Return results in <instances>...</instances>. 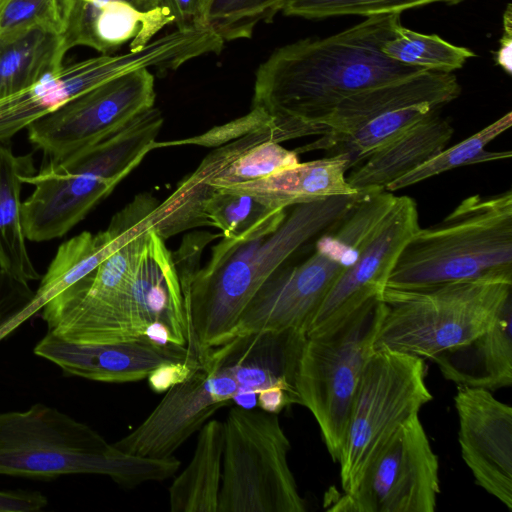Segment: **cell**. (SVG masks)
I'll use <instances>...</instances> for the list:
<instances>
[{
	"label": "cell",
	"mask_w": 512,
	"mask_h": 512,
	"mask_svg": "<svg viewBox=\"0 0 512 512\" xmlns=\"http://www.w3.org/2000/svg\"><path fill=\"white\" fill-rule=\"evenodd\" d=\"M401 13L366 19L324 38H306L275 50L257 69L252 107L271 119L278 143L322 135L321 123L345 98L424 69L388 58L384 43Z\"/></svg>",
	"instance_id": "6da1fadb"
},
{
	"label": "cell",
	"mask_w": 512,
	"mask_h": 512,
	"mask_svg": "<svg viewBox=\"0 0 512 512\" xmlns=\"http://www.w3.org/2000/svg\"><path fill=\"white\" fill-rule=\"evenodd\" d=\"M334 196L293 206L273 232L236 241L223 237L195 274L185 298L187 346L200 359L220 345L261 285L304 244L343 217L364 195Z\"/></svg>",
	"instance_id": "7a4b0ae2"
},
{
	"label": "cell",
	"mask_w": 512,
	"mask_h": 512,
	"mask_svg": "<svg viewBox=\"0 0 512 512\" xmlns=\"http://www.w3.org/2000/svg\"><path fill=\"white\" fill-rule=\"evenodd\" d=\"M158 203L142 193L113 215L111 253L41 309L49 332L76 344L150 341L152 324L132 293L131 280Z\"/></svg>",
	"instance_id": "3957f363"
},
{
	"label": "cell",
	"mask_w": 512,
	"mask_h": 512,
	"mask_svg": "<svg viewBox=\"0 0 512 512\" xmlns=\"http://www.w3.org/2000/svg\"><path fill=\"white\" fill-rule=\"evenodd\" d=\"M181 461L127 454L89 425L43 403L0 412V475L51 479L95 474L124 487L170 478Z\"/></svg>",
	"instance_id": "277c9868"
},
{
	"label": "cell",
	"mask_w": 512,
	"mask_h": 512,
	"mask_svg": "<svg viewBox=\"0 0 512 512\" xmlns=\"http://www.w3.org/2000/svg\"><path fill=\"white\" fill-rule=\"evenodd\" d=\"M162 124L152 107L102 141L22 175L35 187L22 202L27 240L60 238L81 222L154 150Z\"/></svg>",
	"instance_id": "5b68a950"
},
{
	"label": "cell",
	"mask_w": 512,
	"mask_h": 512,
	"mask_svg": "<svg viewBox=\"0 0 512 512\" xmlns=\"http://www.w3.org/2000/svg\"><path fill=\"white\" fill-rule=\"evenodd\" d=\"M512 275V192L463 199L441 222L406 243L387 286L418 289Z\"/></svg>",
	"instance_id": "8992f818"
},
{
	"label": "cell",
	"mask_w": 512,
	"mask_h": 512,
	"mask_svg": "<svg viewBox=\"0 0 512 512\" xmlns=\"http://www.w3.org/2000/svg\"><path fill=\"white\" fill-rule=\"evenodd\" d=\"M382 190L364 195L343 217L320 234L303 262L273 272L247 303L224 341L262 331L305 332L332 284L394 204ZM222 342V343H223Z\"/></svg>",
	"instance_id": "52a82bcc"
},
{
	"label": "cell",
	"mask_w": 512,
	"mask_h": 512,
	"mask_svg": "<svg viewBox=\"0 0 512 512\" xmlns=\"http://www.w3.org/2000/svg\"><path fill=\"white\" fill-rule=\"evenodd\" d=\"M512 275H492L418 289L386 287L375 350L423 359L466 343L496 321L512 299Z\"/></svg>",
	"instance_id": "ba28073f"
},
{
	"label": "cell",
	"mask_w": 512,
	"mask_h": 512,
	"mask_svg": "<svg viewBox=\"0 0 512 512\" xmlns=\"http://www.w3.org/2000/svg\"><path fill=\"white\" fill-rule=\"evenodd\" d=\"M385 305L378 299L335 327L306 337L297 369L300 405L314 416L323 442L338 462L353 398L375 351Z\"/></svg>",
	"instance_id": "9c48e42d"
},
{
	"label": "cell",
	"mask_w": 512,
	"mask_h": 512,
	"mask_svg": "<svg viewBox=\"0 0 512 512\" xmlns=\"http://www.w3.org/2000/svg\"><path fill=\"white\" fill-rule=\"evenodd\" d=\"M217 512H304L288 463L290 441L277 414L236 406L223 422Z\"/></svg>",
	"instance_id": "30bf717a"
},
{
	"label": "cell",
	"mask_w": 512,
	"mask_h": 512,
	"mask_svg": "<svg viewBox=\"0 0 512 512\" xmlns=\"http://www.w3.org/2000/svg\"><path fill=\"white\" fill-rule=\"evenodd\" d=\"M432 398L425 359L388 348L373 352L353 398L338 460L343 493L354 489L382 445Z\"/></svg>",
	"instance_id": "8fae6325"
},
{
	"label": "cell",
	"mask_w": 512,
	"mask_h": 512,
	"mask_svg": "<svg viewBox=\"0 0 512 512\" xmlns=\"http://www.w3.org/2000/svg\"><path fill=\"white\" fill-rule=\"evenodd\" d=\"M207 51L204 33L189 27L153 39L138 51L102 54L64 65L33 86L0 99V142L104 82L142 68L162 74L174 71Z\"/></svg>",
	"instance_id": "7c38bea8"
},
{
	"label": "cell",
	"mask_w": 512,
	"mask_h": 512,
	"mask_svg": "<svg viewBox=\"0 0 512 512\" xmlns=\"http://www.w3.org/2000/svg\"><path fill=\"white\" fill-rule=\"evenodd\" d=\"M439 460L416 414L382 445L349 493L336 492L328 511L434 512Z\"/></svg>",
	"instance_id": "4fadbf2b"
},
{
	"label": "cell",
	"mask_w": 512,
	"mask_h": 512,
	"mask_svg": "<svg viewBox=\"0 0 512 512\" xmlns=\"http://www.w3.org/2000/svg\"><path fill=\"white\" fill-rule=\"evenodd\" d=\"M155 78L147 68L104 82L28 127L30 142L49 160L92 146L154 107Z\"/></svg>",
	"instance_id": "5bb4252c"
},
{
	"label": "cell",
	"mask_w": 512,
	"mask_h": 512,
	"mask_svg": "<svg viewBox=\"0 0 512 512\" xmlns=\"http://www.w3.org/2000/svg\"><path fill=\"white\" fill-rule=\"evenodd\" d=\"M239 395L231 368L208 356L186 380L165 392L144 421L113 445L137 457H170L217 410Z\"/></svg>",
	"instance_id": "9a60e30c"
},
{
	"label": "cell",
	"mask_w": 512,
	"mask_h": 512,
	"mask_svg": "<svg viewBox=\"0 0 512 512\" xmlns=\"http://www.w3.org/2000/svg\"><path fill=\"white\" fill-rule=\"evenodd\" d=\"M420 228L416 202L400 196L361 244L355 260L342 270L306 330V337L330 330L381 298L398 256Z\"/></svg>",
	"instance_id": "2e32d148"
},
{
	"label": "cell",
	"mask_w": 512,
	"mask_h": 512,
	"mask_svg": "<svg viewBox=\"0 0 512 512\" xmlns=\"http://www.w3.org/2000/svg\"><path fill=\"white\" fill-rule=\"evenodd\" d=\"M461 456L475 482L512 510V408L486 389L460 387L454 398Z\"/></svg>",
	"instance_id": "e0dca14e"
},
{
	"label": "cell",
	"mask_w": 512,
	"mask_h": 512,
	"mask_svg": "<svg viewBox=\"0 0 512 512\" xmlns=\"http://www.w3.org/2000/svg\"><path fill=\"white\" fill-rule=\"evenodd\" d=\"M460 93L461 86L452 72L434 70L373 86L342 100L321 123L320 138L294 151L298 155L313 150L328 151L335 142L378 116L414 106L438 110Z\"/></svg>",
	"instance_id": "ac0fdd59"
},
{
	"label": "cell",
	"mask_w": 512,
	"mask_h": 512,
	"mask_svg": "<svg viewBox=\"0 0 512 512\" xmlns=\"http://www.w3.org/2000/svg\"><path fill=\"white\" fill-rule=\"evenodd\" d=\"M35 355L70 376L105 383L147 378L158 365L198 357L187 345L136 340L113 344H76L47 331L34 347Z\"/></svg>",
	"instance_id": "d6986e66"
},
{
	"label": "cell",
	"mask_w": 512,
	"mask_h": 512,
	"mask_svg": "<svg viewBox=\"0 0 512 512\" xmlns=\"http://www.w3.org/2000/svg\"><path fill=\"white\" fill-rule=\"evenodd\" d=\"M64 19L62 35L68 50L86 46L102 54L125 43H129L130 51H138L174 22L165 7L143 12L127 1L92 5L80 0H64Z\"/></svg>",
	"instance_id": "ffe728a7"
},
{
	"label": "cell",
	"mask_w": 512,
	"mask_h": 512,
	"mask_svg": "<svg viewBox=\"0 0 512 512\" xmlns=\"http://www.w3.org/2000/svg\"><path fill=\"white\" fill-rule=\"evenodd\" d=\"M305 339L300 330L262 331L233 337L212 349L232 369L239 396L278 386L300 405L295 383Z\"/></svg>",
	"instance_id": "44dd1931"
},
{
	"label": "cell",
	"mask_w": 512,
	"mask_h": 512,
	"mask_svg": "<svg viewBox=\"0 0 512 512\" xmlns=\"http://www.w3.org/2000/svg\"><path fill=\"white\" fill-rule=\"evenodd\" d=\"M452 135L449 121L435 111L351 168L346 180L357 192L385 190L446 148Z\"/></svg>",
	"instance_id": "7402d4cb"
},
{
	"label": "cell",
	"mask_w": 512,
	"mask_h": 512,
	"mask_svg": "<svg viewBox=\"0 0 512 512\" xmlns=\"http://www.w3.org/2000/svg\"><path fill=\"white\" fill-rule=\"evenodd\" d=\"M433 360L443 377L460 387L495 390L512 384V299L493 325Z\"/></svg>",
	"instance_id": "603a6c76"
},
{
	"label": "cell",
	"mask_w": 512,
	"mask_h": 512,
	"mask_svg": "<svg viewBox=\"0 0 512 512\" xmlns=\"http://www.w3.org/2000/svg\"><path fill=\"white\" fill-rule=\"evenodd\" d=\"M265 140H273L269 126L215 148L158 203L152 213V229L165 240L185 230L207 226L204 206L215 191L208 183L245 150Z\"/></svg>",
	"instance_id": "cb8c5ba5"
},
{
	"label": "cell",
	"mask_w": 512,
	"mask_h": 512,
	"mask_svg": "<svg viewBox=\"0 0 512 512\" xmlns=\"http://www.w3.org/2000/svg\"><path fill=\"white\" fill-rule=\"evenodd\" d=\"M348 170V162L343 156L328 155L305 163L299 162L262 179L215 190L247 194L272 207L287 209L298 204L358 193L346 180Z\"/></svg>",
	"instance_id": "d4e9b609"
},
{
	"label": "cell",
	"mask_w": 512,
	"mask_h": 512,
	"mask_svg": "<svg viewBox=\"0 0 512 512\" xmlns=\"http://www.w3.org/2000/svg\"><path fill=\"white\" fill-rule=\"evenodd\" d=\"M29 156H16L0 142V270L11 286L29 291L40 278L26 246L22 218V175L33 174Z\"/></svg>",
	"instance_id": "484cf974"
},
{
	"label": "cell",
	"mask_w": 512,
	"mask_h": 512,
	"mask_svg": "<svg viewBox=\"0 0 512 512\" xmlns=\"http://www.w3.org/2000/svg\"><path fill=\"white\" fill-rule=\"evenodd\" d=\"M67 51L62 34L41 28L0 33V99L61 69Z\"/></svg>",
	"instance_id": "4316f807"
},
{
	"label": "cell",
	"mask_w": 512,
	"mask_h": 512,
	"mask_svg": "<svg viewBox=\"0 0 512 512\" xmlns=\"http://www.w3.org/2000/svg\"><path fill=\"white\" fill-rule=\"evenodd\" d=\"M223 447V422L208 420L200 428L191 461L169 488L172 512L218 511Z\"/></svg>",
	"instance_id": "83f0119b"
},
{
	"label": "cell",
	"mask_w": 512,
	"mask_h": 512,
	"mask_svg": "<svg viewBox=\"0 0 512 512\" xmlns=\"http://www.w3.org/2000/svg\"><path fill=\"white\" fill-rule=\"evenodd\" d=\"M114 243L108 226L96 234L84 231L62 243L38 289L18 312L20 320L24 322L57 294L92 272L111 253Z\"/></svg>",
	"instance_id": "f1b7e54d"
},
{
	"label": "cell",
	"mask_w": 512,
	"mask_h": 512,
	"mask_svg": "<svg viewBox=\"0 0 512 512\" xmlns=\"http://www.w3.org/2000/svg\"><path fill=\"white\" fill-rule=\"evenodd\" d=\"M203 214L207 226L220 229L223 237L246 241L276 230L287 212L247 194L215 190Z\"/></svg>",
	"instance_id": "f546056e"
},
{
	"label": "cell",
	"mask_w": 512,
	"mask_h": 512,
	"mask_svg": "<svg viewBox=\"0 0 512 512\" xmlns=\"http://www.w3.org/2000/svg\"><path fill=\"white\" fill-rule=\"evenodd\" d=\"M511 125L512 113L508 112L465 140L444 148L416 169L390 183L385 190L394 192L458 167L510 158L511 151H487L485 147Z\"/></svg>",
	"instance_id": "4dcf8cb0"
},
{
	"label": "cell",
	"mask_w": 512,
	"mask_h": 512,
	"mask_svg": "<svg viewBox=\"0 0 512 512\" xmlns=\"http://www.w3.org/2000/svg\"><path fill=\"white\" fill-rule=\"evenodd\" d=\"M290 0H199L194 26L206 28L224 42L252 37L260 23H270Z\"/></svg>",
	"instance_id": "1f68e13d"
},
{
	"label": "cell",
	"mask_w": 512,
	"mask_h": 512,
	"mask_svg": "<svg viewBox=\"0 0 512 512\" xmlns=\"http://www.w3.org/2000/svg\"><path fill=\"white\" fill-rule=\"evenodd\" d=\"M391 60L424 70L453 72L462 68L476 54L462 46H456L435 34H423L403 27L395 29L382 47Z\"/></svg>",
	"instance_id": "d6a6232c"
},
{
	"label": "cell",
	"mask_w": 512,
	"mask_h": 512,
	"mask_svg": "<svg viewBox=\"0 0 512 512\" xmlns=\"http://www.w3.org/2000/svg\"><path fill=\"white\" fill-rule=\"evenodd\" d=\"M299 163L298 154L273 140L262 141L231 161L208 183L211 190L255 181Z\"/></svg>",
	"instance_id": "836d02e7"
},
{
	"label": "cell",
	"mask_w": 512,
	"mask_h": 512,
	"mask_svg": "<svg viewBox=\"0 0 512 512\" xmlns=\"http://www.w3.org/2000/svg\"><path fill=\"white\" fill-rule=\"evenodd\" d=\"M463 0H290L282 13L306 19L359 15L370 17L401 13L434 3L456 5Z\"/></svg>",
	"instance_id": "e575fe53"
},
{
	"label": "cell",
	"mask_w": 512,
	"mask_h": 512,
	"mask_svg": "<svg viewBox=\"0 0 512 512\" xmlns=\"http://www.w3.org/2000/svg\"><path fill=\"white\" fill-rule=\"evenodd\" d=\"M64 0H9L0 13V33L41 28L63 34Z\"/></svg>",
	"instance_id": "d590c367"
},
{
	"label": "cell",
	"mask_w": 512,
	"mask_h": 512,
	"mask_svg": "<svg viewBox=\"0 0 512 512\" xmlns=\"http://www.w3.org/2000/svg\"><path fill=\"white\" fill-rule=\"evenodd\" d=\"M270 121L271 119L265 112L252 107L248 114L224 125L214 127L213 129L198 136L181 140H169L165 142L156 141L154 149L191 144L206 147H219L246 134L268 127Z\"/></svg>",
	"instance_id": "8d00e7d4"
},
{
	"label": "cell",
	"mask_w": 512,
	"mask_h": 512,
	"mask_svg": "<svg viewBox=\"0 0 512 512\" xmlns=\"http://www.w3.org/2000/svg\"><path fill=\"white\" fill-rule=\"evenodd\" d=\"M200 365L198 357L184 361L166 362L158 365L147 376L150 389L163 393L172 386L186 380Z\"/></svg>",
	"instance_id": "74e56055"
},
{
	"label": "cell",
	"mask_w": 512,
	"mask_h": 512,
	"mask_svg": "<svg viewBox=\"0 0 512 512\" xmlns=\"http://www.w3.org/2000/svg\"><path fill=\"white\" fill-rule=\"evenodd\" d=\"M48 505L38 491L0 490V512H37Z\"/></svg>",
	"instance_id": "f35d334b"
},
{
	"label": "cell",
	"mask_w": 512,
	"mask_h": 512,
	"mask_svg": "<svg viewBox=\"0 0 512 512\" xmlns=\"http://www.w3.org/2000/svg\"><path fill=\"white\" fill-rule=\"evenodd\" d=\"M258 408L263 411L278 414L284 408L297 404L295 398L285 389L273 386L257 393Z\"/></svg>",
	"instance_id": "ab89813d"
},
{
	"label": "cell",
	"mask_w": 512,
	"mask_h": 512,
	"mask_svg": "<svg viewBox=\"0 0 512 512\" xmlns=\"http://www.w3.org/2000/svg\"><path fill=\"white\" fill-rule=\"evenodd\" d=\"M174 18L177 29L194 26L198 13L199 0H161Z\"/></svg>",
	"instance_id": "60d3db41"
},
{
	"label": "cell",
	"mask_w": 512,
	"mask_h": 512,
	"mask_svg": "<svg viewBox=\"0 0 512 512\" xmlns=\"http://www.w3.org/2000/svg\"><path fill=\"white\" fill-rule=\"evenodd\" d=\"M23 307V306H22ZM13 311L10 308L3 306V302L0 299V341L15 330L13 326V319L16 313L22 308Z\"/></svg>",
	"instance_id": "b9f144b4"
},
{
	"label": "cell",
	"mask_w": 512,
	"mask_h": 512,
	"mask_svg": "<svg viewBox=\"0 0 512 512\" xmlns=\"http://www.w3.org/2000/svg\"><path fill=\"white\" fill-rule=\"evenodd\" d=\"M92 5L104 4L110 1H127L143 12L155 10L163 7L161 0H80Z\"/></svg>",
	"instance_id": "7bdbcfd3"
},
{
	"label": "cell",
	"mask_w": 512,
	"mask_h": 512,
	"mask_svg": "<svg viewBox=\"0 0 512 512\" xmlns=\"http://www.w3.org/2000/svg\"><path fill=\"white\" fill-rule=\"evenodd\" d=\"M9 0H0V13L2 12L5 5L8 3Z\"/></svg>",
	"instance_id": "ee69618b"
}]
</instances>
